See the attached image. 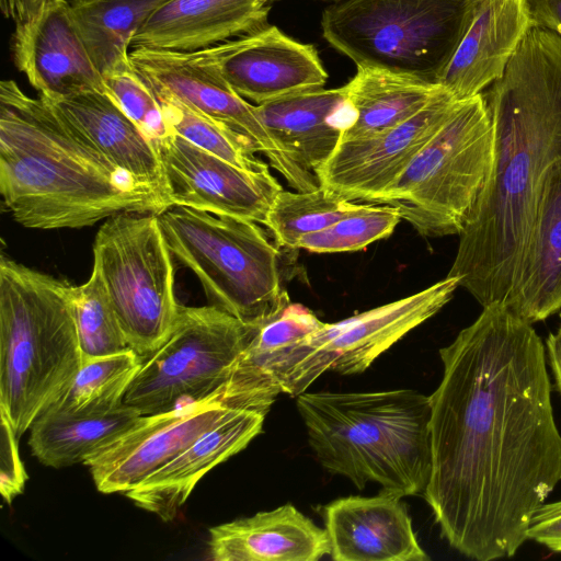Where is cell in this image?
I'll use <instances>...</instances> for the list:
<instances>
[{"mask_svg": "<svg viewBox=\"0 0 561 561\" xmlns=\"http://www.w3.org/2000/svg\"><path fill=\"white\" fill-rule=\"evenodd\" d=\"M546 355L533 324L500 302L439 350L423 496L442 537L470 559L513 557L561 481Z\"/></svg>", "mask_w": 561, "mask_h": 561, "instance_id": "cell-1", "label": "cell"}, {"mask_svg": "<svg viewBox=\"0 0 561 561\" xmlns=\"http://www.w3.org/2000/svg\"><path fill=\"white\" fill-rule=\"evenodd\" d=\"M483 95L493 127L491 169L447 276L482 307L506 306L543 176L561 159V37L533 25Z\"/></svg>", "mask_w": 561, "mask_h": 561, "instance_id": "cell-2", "label": "cell"}, {"mask_svg": "<svg viewBox=\"0 0 561 561\" xmlns=\"http://www.w3.org/2000/svg\"><path fill=\"white\" fill-rule=\"evenodd\" d=\"M0 192L12 218L32 229H78L169 208L11 79L0 82Z\"/></svg>", "mask_w": 561, "mask_h": 561, "instance_id": "cell-3", "label": "cell"}, {"mask_svg": "<svg viewBox=\"0 0 561 561\" xmlns=\"http://www.w3.org/2000/svg\"><path fill=\"white\" fill-rule=\"evenodd\" d=\"M297 410L324 469L359 490L422 495L432 468L431 397L411 389L302 392Z\"/></svg>", "mask_w": 561, "mask_h": 561, "instance_id": "cell-4", "label": "cell"}, {"mask_svg": "<svg viewBox=\"0 0 561 561\" xmlns=\"http://www.w3.org/2000/svg\"><path fill=\"white\" fill-rule=\"evenodd\" d=\"M82 364L70 285L0 259V413L20 437Z\"/></svg>", "mask_w": 561, "mask_h": 561, "instance_id": "cell-5", "label": "cell"}, {"mask_svg": "<svg viewBox=\"0 0 561 561\" xmlns=\"http://www.w3.org/2000/svg\"><path fill=\"white\" fill-rule=\"evenodd\" d=\"M168 247L211 305L264 325L289 304L279 247L257 222L173 205L158 215Z\"/></svg>", "mask_w": 561, "mask_h": 561, "instance_id": "cell-6", "label": "cell"}, {"mask_svg": "<svg viewBox=\"0 0 561 561\" xmlns=\"http://www.w3.org/2000/svg\"><path fill=\"white\" fill-rule=\"evenodd\" d=\"M472 0H342L322 12L324 39L356 67L440 85Z\"/></svg>", "mask_w": 561, "mask_h": 561, "instance_id": "cell-7", "label": "cell"}, {"mask_svg": "<svg viewBox=\"0 0 561 561\" xmlns=\"http://www.w3.org/2000/svg\"><path fill=\"white\" fill-rule=\"evenodd\" d=\"M492 148L483 93L461 100L375 204L397 207L423 237L459 236L486 185Z\"/></svg>", "mask_w": 561, "mask_h": 561, "instance_id": "cell-8", "label": "cell"}, {"mask_svg": "<svg viewBox=\"0 0 561 561\" xmlns=\"http://www.w3.org/2000/svg\"><path fill=\"white\" fill-rule=\"evenodd\" d=\"M93 267L128 346L149 356L170 335L181 306L172 253L158 215L121 213L105 219L94 239Z\"/></svg>", "mask_w": 561, "mask_h": 561, "instance_id": "cell-9", "label": "cell"}, {"mask_svg": "<svg viewBox=\"0 0 561 561\" xmlns=\"http://www.w3.org/2000/svg\"><path fill=\"white\" fill-rule=\"evenodd\" d=\"M261 327L214 305H181L170 335L142 362L124 403L150 415L211 396Z\"/></svg>", "mask_w": 561, "mask_h": 561, "instance_id": "cell-10", "label": "cell"}, {"mask_svg": "<svg viewBox=\"0 0 561 561\" xmlns=\"http://www.w3.org/2000/svg\"><path fill=\"white\" fill-rule=\"evenodd\" d=\"M459 286L458 277L446 276L408 297L335 323L323 322L289 354L279 382L282 393L297 397L327 371H365L382 353L447 305Z\"/></svg>", "mask_w": 561, "mask_h": 561, "instance_id": "cell-11", "label": "cell"}, {"mask_svg": "<svg viewBox=\"0 0 561 561\" xmlns=\"http://www.w3.org/2000/svg\"><path fill=\"white\" fill-rule=\"evenodd\" d=\"M182 55L256 104L321 89L328 80L316 48L274 25Z\"/></svg>", "mask_w": 561, "mask_h": 561, "instance_id": "cell-12", "label": "cell"}, {"mask_svg": "<svg viewBox=\"0 0 561 561\" xmlns=\"http://www.w3.org/2000/svg\"><path fill=\"white\" fill-rule=\"evenodd\" d=\"M129 58L156 94H167L226 125L263 153L296 191L319 187L318 180L301 172L267 131L255 105L222 81L187 61L182 53L136 47Z\"/></svg>", "mask_w": 561, "mask_h": 561, "instance_id": "cell-13", "label": "cell"}, {"mask_svg": "<svg viewBox=\"0 0 561 561\" xmlns=\"http://www.w3.org/2000/svg\"><path fill=\"white\" fill-rule=\"evenodd\" d=\"M233 409L214 392L167 412L141 415L129 430L92 454L84 465L98 491L126 494Z\"/></svg>", "mask_w": 561, "mask_h": 561, "instance_id": "cell-14", "label": "cell"}, {"mask_svg": "<svg viewBox=\"0 0 561 561\" xmlns=\"http://www.w3.org/2000/svg\"><path fill=\"white\" fill-rule=\"evenodd\" d=\"M459 100L446 89L396 127L339 141L317 171L319 185L351 202L373 203L389 188L451 114Z\"/></svg>", "mask_w": 561, "mask_h": 561, "instance_id": "cell-15", "label": "cell"}, {"mask_svg": "<svg viewBox=\"0 0 561 561\" xmlns=\"http://www.w3.org/2000/svg\"><path fill=\"white\" fill-rule=\"evenodd\" d=\"M154 142L171 206L263 224L283 190L268 168L260 171L241 169L176 134Z\"/></svg>", "mask_w": 561, "mask_h": 561, "instance_id": "cell-16", "label": "cell"}, {"mask_svg": "<svg viewBox=\"0 0 561 561\" xmlns=\"http://www.w3.org/2000/svg\"><path fill=\"white\" fill-rule=\"evenodd\" d=\"M11 54L16 69L45 100L105 93L103 76L73 22L70 1L47 0L32 19L15 25Z\"/></svg>", "mask_w": 561, "mask_h": 561, "instance_id": "cell-17", "label": "cell"}, {"mask_svg": "<svg viewBox=\"0 0 561 561\" xmlns=\"http://www.w3.org/2000/svg\"><path fill=\"white\" fill-rule=\"evenodd\" d=\"M335 561H426L401 497L386 492L351 495L323 506Z\"/></svg>", "mask_w": 561, "mask_h": 561, "instance_id": "cell-18", "label": "cell"}, {"mask_svg": "<svg viewBox=\"0 0 561 561\" xmlns=\"http://www.w3.org/2000/svg\"><path fill=\"white\" fill-rule=\"evenodd\" d=\"M267 413L233 409L191 446L126 493L131 502L163 522L175 518L198 481L243 450L262 432Z\"/></svg>", "mask_w": 561, "mask_h": 561, "instance_id": "cell-19", "label": "cell"}, {"mask_svg": "<svg viewBox=\"0 0 561 561\" xmlns=\"http://www.w3.org/2000/svg\"><path fill=\"white\" fill-rule=\"evenodd\" d=\"M533 25L527 0H472L468 27L440 85L459 101L482 93L503 76Z\"/></svg>", "mask_w": 561, "mask_h": 561, "instance_id": "cell-20", "label": "cell"}, {"mask_svg": "<svg viewBox=\"0 0 561 561\" xmlns=\"http://www.w3.org/2000/svg\"><path fill=\"white\" fill-rule=\"evenodd\" d=\"M46 101L108 162L171 206L156 142L107 94L93 91Z\"/></svg>", "mask_w": 561, "mask_h": 561, "instance_id": "cell-21", "label": "cell"}, {"mask_svg": "<svg viewBox=\"0 0 561 561\" xmlns=\"http://www.w3.org/2000/svg\"><path fill=\"white\" fill-rule=\"evenodd\" d=\"M270 0H168L138 28L130 49H205L267 26Z\"/></svg>", "mask_w": 561, "mask_h": 561, "instance_id": "cell-22", "label": "cell"}, {"mask_svg": "<svg viewBox=\"0 0 561 561\" xmlns=\"http://www.w3.org/2000/svg\"><path fill=\"white\" fill-rule=\"evenodd\" d=\"M255 108L289 160L316 180L347 124L341 117H353L343 87L299 92L256 104Z\"/></svg>", "mask_w": 561, "mask_h": 561, "instance_id": "cell-23", "label": "cell"}, {"mask_svg": "<svg viewBox=\"0 0 561 561\" xmlns=\"http://www.w3.org/2000/svg\"><path fill=\"white\" fill-rule=\"evenodd\" d=\"M208 552L214 561H317L331 546L325 528L288 503L210 528Z\"/></svg>", "mask_w": 561, "mask_h": 561, "instance_id": "cell-24", "label": "cell"}, {"mask_svg": "<svg viewBox=\"0 0 561 561\" xmlns=\"http://www.w3.org/2000/svg\"><path fill=\"white\" fill-rule=\"evenodd\" d=\"M506 307L530 324L561 309V159L543 176L519 273Z\"/></svg>", "mask_w": 561, "mask_h": 561, "instance_id": "cell-25", "label": "cell"}, {"mask_svg": "<svg viewBox=\"0 0 561 561\" xmlns=\"http://www.w3.org/2000/svg\"><path fill=\"white\" fill-rule=\"evenodd\" d=\"M323 322L307 307L290 302L260 328L234 362L226 382L216 391L234 409L268 413L282 393L283 367L293 348Z\"/></svg>", "mask_w": 561, "mask_h": 561, "instance_id": "cell-26", "label": "cell"}, {"mask_svg": "<svg viewBox=\"0 0 561 561\" xmlns=\"http://www.w3.org/2000/svg\"><path fill=\"white\" fill-rule=\"evenodd\" d=\"M343 87L353 112L343 128L342 140L385 133L414 116L443 89L386 70L357 67Z\"/></svg>", "mask_w": 561, "mask_h": 561, "instance_id": "cell-27", "label": "cell"}, {"mask_svg": "<svg viewBox=\"0 0 561 561\" xmlns=\"http://www.w3.org/2000/svg\"><path fill=\"white\" fill-rule=\"evenodd\" d=\"M141 415L123 403L94 415L45 410L31 425L28 445L44 466L62 468L84 461L129 430Z\"/></svg>", "mask_w": 561, "mask_h": 561, "instance_id": "cell-28", "label": "cell"}, {"mask_svg": "<svg viewBox=\"0 0 561 561\" xmlns=\"http://www.w3.org/2000/svg\"><path fill=\"white\" fill-rule=\"evenodd\" d=\"M168 0H83L71 4L76 27L103 75L128 57L138 28Z\"/></svg>", "mask_w": 561, "mask_h": 561, "instance_id": "cell-29", "label": "cell"}, {"mask_svg": "<svg viewBox=\"0 0 561 561\" xmlns=\"http://www.w3.org/2000/svg\"><path fill=\"white\" fill-rule=\"evenodd\" d=\"M141 364V356L131 348L83 360L67 388L47 409L78 415L108 413L124 403Z\"/></svg>", "mask_w": 561, "mask_h": 561, "instance_id": "cell-30", "label": "cell"}, {"mask_svg": "<svg viewBox=\"0 0 561 561\" xmlns=\"http://www.w3.org/2000/svg\"><path fill=\"white\" fill-rule=\"evenodd\" d=\"M362 204L346 201L319 186L311 191L282 190L263 225L280 249L297 250L299 240L357 210Z\"/></svg>", "mask_w": 561, "mask_h": 561, "instance_id": "cell-31", "label": "cell"}, {"mask_svg": "<svg viewBox=\"0 0 561 561\" xmlns=\"http://www.w3.org/2000/svg\"><path fill=\"white\" fill-rule=\"evenodd\" d=\"M70 305L82 362L130 348L96 268L85 283L70 285Z\"/></svg>", "mask_w": 561, "mask_h": 561, "instance_id": "cell-32", "label": "cell"}, {"mask_svg": "<svg viewBox=\"0 0 561 561\" xmlns=\"http://www.w3.org/2000/svg\"><path fill=\"white\" fill-rule=\"evenodd\" d=\"M156 95L173 134L241 169L260 171L268 168L266 163L254 157L249 144L226 125L170 95Z\"/></svg>", "mask_w": 561, "mask_h": 561, "instance_id": "cell-33", "label": "cell"}, {"mask_svg": "<svg viewBox=\"0 0 561 561\" xmlns=\"http://www.w3.org/2000/svg\"><path fill=\"white\" fill-rule=\"evenodd\" d=\"M402 219L400 210L392 206H362L331 226L304 236L298 249L314 253L352 252L388 238Z\"/></svg>", "mask_w": 561, "mask_h": 561, "instance_id": "cell-34", "label": "cell"}, {"mask_svg": "<svg viewBox=\"0 0 561 561\" xmlns=\"http://www.w3.org/2000/svg\"><path fill=\"white\" fill-rule=\"evenodd\" d=\"M102 76L105 94L147 137L158 141L173 134L159 99L135 68L129 55Z\"/></svg>", "mask_w": 561, "mask_h": 561, "instance_id": "cell-35", "label": "cell"}, {"mask_svg": "<svg viewBox=\"0 0 561 561\" xmlns=\"http://www.w3.org/2000/svg\"><path fill=\"white\" fill-rule=\"evenodd\" d=\"M18 440L19 437L14 434L7 417L1 414V454L2 462H7V466L1 468V493L8 503L22 492L27 479L19 457Z\"/></svg>", "mask_w": 561, "mask_h": 561, "instance_id": "cell-36", "label": "cell"}, {"mask_svg": "<svg viewBox=\"0 0 561 561\" xmlns=\"http://www.w3.org/2000/svg\"><path fill=\"white\" fill-rule=\"evenodd\" d=\"M527 539L561 552V501L543 503L533 514Z\"/></svg>", "mask_w": 561, "mask_h": 561, "instance_id": "cell-37", "label": "cell"}, {"mask_svg": "<svg viewBox=\"0 0 561 561\" xmlns=\"http://www.w3.org/2000/svg\"><path fill=\"white\" fill-rule=\"evenodd\" d=\"M534 25L561 37V0H527Z\"/></svg>", "mask_w": 561, "mask_h": 561, "instance_id": "cell-38", "label": "cell"}, {"mask_svg": "<svg viewBox=\"0 0 561 561\" xmlns=\"http://www.w3.org/2000/svg\"><path fill=\"white\" fill-rule=\"evenodd\" d=\"M47 0H1L4 15L15 25L32 19Z\"/></svg>", "mask_w": 561, "mask_h": 561, "instance_id": "cell-39", "label": "cell"}, {"mask_svg": "<svg viewBox=\"0 0 561 561\" xmlns=\"http://www.w3.org/2000/svg\"><path fill=\"white\" fill-rule=\"evenodd\" d=\"M547 359L553 373L556 386L561 393V347L553 336L549 333L546 340Z\"/></svg>", "mask_w": 561, "mask_h": 561, "instance_id": "cell-40", "label": "cell"}, {"mask_svg": "<svg viewBox=\"0 0 561 561\" xmlns=\"http://www.w3.org/2000/svg\"><path fill=\"white\" fill-rule=\"evenodd\" d=\"M553 336H554V339L557 340V342L559 343V345L561 347V313H560V325H559L557 332L553 333Z\"/></svg>", "mask_w": 561, "mask_h": 561, "instance_id": "cell-41", "label": "cell"}, {"mask_svg": "<svg viewBox=\"0 0 561 561\" xmlns=\"http://www.w3.org/2000/svg\"><path fill=\"white\" fill-rule=\"evenodd\" d=\"M319 1L335 3V2H339V1H342V0H319Z\"/></svg>", "mask_w": 561, "mask_h": 561, "instance_id": "cell-42", "label": "cell"}, {"mask_svg": "<svg viewBox=\"0 0 561 561\" xmlns=\"http://www.w3.org/2000/svg\"><path fill=\"white\" fill-rule=\"evenodd\" d=\"M83 0H70V3L71 4H76V3H79V2H82Z\"/></svg>", "mask_w": 561, "mask_h": 561, "instance_id": "cell-43", "label": "cell"}]
</instances>
